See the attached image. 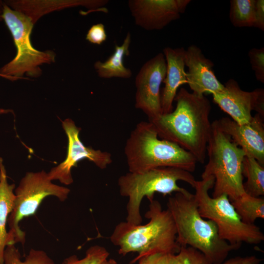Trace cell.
<instances>
[{"instance_id": "33", "label": "cell", "mask_w": 264, "mask_h": 264, "mask_svg": "<svg viewBox=\"0 0 264 264\" xmlns=\"http://www.w3.org/2000/svg\"><path fill=\"white\" fill-rule=\"evenodd\" d=\"M10 111V110L0 109V114L8 113Z\"/></svg>"}, {"instance_id": "27", "label": "cell", "mask_w": 264, "mask_h": 264, "mask_svg": "<svg viewBox=\"0 0 264 264\" xmlns=\"http://www.w3.org/2000/svg\"><path fill=\"white\" fill-rule=\"evenodd\" d=\"M107 38L105 25L99 23L92 25L88 31L86 40L89 42L98 45L101 44Z\"/></svg>"}, {"instance_id": "5", "label": "cell", "mask_w": 264, "mask_h": 264, "mask_svg": "<svg viewBox=\"0 0 264 264\" xmlns=\"http://www.w3.org/2000/svg\"><path fill=\"white\" fill-rule=\"evenodd\" d=\"M206 154L208 161L201 178L210 176L214 177L212 197L226 194L231 201L246 194L242 175V162L245 154L221 131L216 120L211 123Z\"/></svg>"}, {"instance_id": "14", "label": "cell", "mask_w": 264, "mask_h": 264, "mask_svg": "<svg viewBox=\"0 0 264 264\" xmlns=\"http://www.w3.org/2000/svg\"><path fill=\"white\" fill-rule=\"evenodd\" d=\"M264 118L258 113L249 122L239 124L232 119L223 117L216 120L220 129L245 153L264 166Z\"/></svg>"}, {"instance_id": "28", "label": "cell", "mask_w": 264, "mask_h": 264, "mask_svg": "<svg viewBox=\"0 0 264 264\" xmlns=\"http://www.w3.org/2000/svg\"><path fill=\"white\" fill-rule=\"evenodd\" d=\"M175 255L170 253H155L147 257V264H174Z\"/></svg>"}, {"instance_id": "17", "label": "cell", "mask_w": 264, "mask_h": 264, "mask_svg": "<svg viewBox=\"0 0 264 264\" xmlns=\"http://www.w3.org/2000/svg\"><path fill=\"white\" fill-rule=\"evenodd\" d=\"M49 2L50 5L47 1H43L46 5L43 4L41 1H21L10 3L15 10L20 11L28 16L38 10V11L30 17L34 23L37 21L39 13L45 7L46 9L43 14L60 8L79 6H84L89 9L86 14L93 12H101L105 13L108 12V9L105 7L109 2L107 0H71L56 1V2L49 1Z\"/></svg>"}, {"instance_id": "8", "label": "cell", "mask_w": 264, "mask_h": 264, "mask_svg": "<svg viewBox=\"0 0 264 264\" xmlns=\"http://www.w3.org/2000/svg\"><path fill=\"white\" fill-rule=\"evenodd\" d=\"M1 17L11 33L17 51L15 57L0 69V73L11 80L21 79L24 74L40 76L42 70L39 66L54 62L55 53L50 50L40 51L33 47L30 35L34 23L29 17L5 5Z\"/></svg>"}, {"instance_id": "6", "label": "cell", "mask_w": 264, "mask_h": 264, "mask_svg": "<svg viewBox=\"0 0 264 264\" xmlns=\"http://www.w3.org/2000/svg\"><path fill=\"white\" fill-rule=\"evenodd\" d=\"M178 181H184L194 188L196 180L191 173L174 167L157 168L140 173L129 172L121 176L118 179L119 193L128 198L126 221L133 225L141 224L140 205L144 197L151 202L155 193L165 196L173 192H187L177 185Z\"/></svg>"}, {"instance_id": "7", "label": "cell", "mask_w": 264, "mask_h": 264, "mask_svg": "<svg viewBox=\"0 0 264 264\" xmlns=\"http://www.w3.org/2000/svg\"><path fill=\"white\" fill-rule=\"evenodd\" d=\"M214 181L213 176L196 181L194 196L200 216L213 221L220 237L230 244L240 247L243 242L257 244L264 241V235L260 228L255 224L244 223L227 195L216 198L209 195Z\"/></svg>"}, {"instance_id": "18", "label": "cell", "mask_w": 264, "mask_h": 264, "mask_svg": "<svg viewBox=\"0 0 264 264\" xmlns=\"http://www.w3.org/2000/svg\"><path fill=\"white\" fill-rule=\"evenodd\" d=\"M0 264H4V252L6 247L13 244L6 229V224L14 204L15 184H9L7 179L6 172L0 158Z\"/></svg>"}, {"instance_id": "16", "label": "cell", "mask_w": 264, "mask_h": 264, "mask_svg": "<svg viewBox=\"0 0 264 264\" xmlns=\"http://www.w3.org/2000/svg\"><path fill=\"white\" fill-rule=\"evenodd\" d=\"M166 62V73L163 82L165 86L161 94L162 114L173 110V103L179 87L187 84L183 47H166L163 50Z\"/></svg>"}, {"instance_id": "22", "label": "cell", "mask_w": 264, "mask_h": 264, "mask_svg": "<svg viewBox=\"0 0 264 264\" xmlns=\"http://www.w3.org/2000/svg\"><path fill=\"white\" fill-rule=\"evenodd\" d=\"M256 0L230 1L229 19L237 27H253Z\"/></svg>"}, {"instance_id": "1", "label": "cell", "mask_w": 264, "mask_h": 264, "mask_svg": "<svg viewBox=\"0 0 264 264\" xmlns=\"http://www.w3.org/2000/svg\"><path fill=\"white\" fill-rule=\"evenodd\" d=\"M174 100L176 102L174 110L149 121L159 138L176 144L203 164L211 128L210 102L204 95L198 96L183 88Z\"/></svg>"}, {"instance_id": "31", "label": "cell", "mask_w": 264, "mask_h": 264, "mask_svg": "<svg viewBox=\"0 0 264 264\" xmlns=\"http://www.w3.org/2000/svg\"><path fill=\"white\" fill-rule=\"evenodd\" d=\"M101 264H117V262L113 259L108 258L104 261Z\"/></svg>"}, {"instance_id": "13", "label": "cell", "mask_w": 264, "mask_h": 264, "mask_svg": "<svg viewBox=\"0 0 264 264\" xmlns=\"http://www.w3.org/2000/svg\"><path fill=\"white\" fill-rule=\"evenodd\" d=\"M190 0H130L128 7L136 25L148 30H161L178 19Z\"/></svg>"}, {"instance_id": "29", "label": "cell", "mask_w": 264, "mask_h": 264, "mask_svg": "<svg viewBox=\"0 0 264 264\" xmlns=\"http://www.w3.org/2000/svg\"><path fill=\"white\" fill-rule=\"evenodd\" d=\"M253 27L264 31V0H256Z\"/></svg>"}, {"instance_id": "4", "label": "cell", "mask_w": 264, "mask_h": 264, "mask_svg": "<svg viewBox=\"0 0 264 264\" xmlns=\"http://www.w3.org/2000/svg\"><path fill=\"white\" fill-rule=\"evenodd\" d=\"M124 153L129 172H143L161 167H174L193 172L197 161L189 152L172 142L160 139L154 125L141 121L127 140Z\"/></svg>"}, {"instance_id": "26", "label": "cell", "mask_w": 264, "mask_h": 264, "mask_svg": "<svg viewBox=\"0 0 264 264\" xmlns=\"http://www.w3.org/2000/svg\"><path fill=\"white\" fill-rule=\"evenodd\" d=\"M248 57L257 80L264 83V48L251 49Z\"/></svg>"}, {"instance_id": "2", "label": "cell", "mask_w": 264, "mask_h": 264, "mask_svg": "<svg viewBox=\"0 0 264 264\" xmlns=\"http://www.w3.org/2000/svg\"><path fill=\"white\" fill-rule=\"evenodd\" d=\"M145 217L149 221L144 225L122 221L115 226L110 240L118 247L119 254L137 253L131 264L155 253L177 254L181 247L176 242V226L169 211L163 210L161 203L154 199Z\"/></svg>"}, {"instance_id": "25", "label": "cell", "mask_w": 264, "mask_h": 264, "mask_svg": "<svg viewBox=\"0 0 264 264\" xmlns=\"http://www.w3.org/2000/svg\"><path fill=\"white\" fill-rule=\"evenodd\" d=\"M174 264H210L204 255L190 247H181L175 255Z\"/></svg>"}, {"instance_id": "34", "label": "cell", "mask_w": 264, "mask_h": 264, "mask_svg": "<svg viewBox=\"0 0 264 264\" xmlns=\"http://www.w3.org/2000/svg\"><path fill=\"white\" fill-rule=\"evenodd\" d=\"M0 76H1V77H4V78H7V79H8V78H7L6 76H4V75H3V74H0Z\"/></svg>"}, {"instance_id": "30", "label": "cell", "mask_w": 264, "mask_h": 264, "mask_svg": "<svg viewBox=\"0 0 264 264\" xmlns=\"http://www.w3.org/2000/svg\"><path fill=\"white\" fill-rule=\"evenodd\" d=\"M262 259L255 256H238L231 258L221 264H259Z\"/></svg>"}, {"instance_id": "12", "label": "cell", "mask_w": 264, "mask_h": 264, "mask_svg": "<svg viewBox=\"0 0 264 264\" xmlns=\"http://www.w3.org/2000/svg\"><path fill=\"white\" fill-rule=\"evenodd\" d=\"M220 92L212 94L213 101L239 124L248 123L255 110L264 117V89L259 88L252 91L242 90L238 82L229 79Z\"/></svg>"}, {"instance_id": "3", "label": "cell", "mask_w": 264, "mask_h": 264, "mask_svg": "<svg viewBox=\"0 0 264 264\" xmlns=\"http://www.w3.org/2000/svg\"><path fill=\"white\" fill-rule=\"evenodd\" d=\"M167 206L176 226V242L180 247L198 250L210 264H221L231 251L239 248L222 240L216 224L200 216L194 194L188 191L176 193L169 198Z\"/></svg>"}, {"instance_id": "32", "label": "cell", "mask_w": 264, "mask_h": 264, "mask_svg": "<svg viewBox=\"0 0 264 264\" xmlns=\"http://www.w3.org/2000/svg\"><path fill=\"white\" fill-rule=\"evenodd\" d=\"M138 261V264H147V257L142 258Z\"/></svg>"}, {"instance_id": "9", "label": "cell", "mask_w": 264, "mask_h": 264, "mask_svg": "<svg viewBox=\"0 0 264 264\" xmlns=\"http://www.w3.org/2000/svg\"><path fill=\"white\" fill-rule=\"evenodd\" d=\"M70 191L67 187L53 183L44 171L27 172L15 191L14 206L8 219V232L12 243H24L25 234L19 223L23 218L34 215L45 198L52 196L64 201Z\"/></svg>"}, {"instance_id": "10", "label": "cell", "mask_w": 264, "mask_h": 264, "mask_svg": "<svg viewBox=\"0 0 264 264\" xmlns=\"http://www.w3.org/2000/svg\"><path fill=\"white\" fill-rule=\"evenodd\" d=\"M63 128L68 140L67 155L65 160L47 173L51 180H58L62 183L68 185L73 182L71 174L72 168L77 167L79 161L87 159L92 162L101 169L106 168L112 162L111 154L106 151L95 150L86 147L79 138L81 128L75 125L71 119L62 122Z\"/></svg>"}, {"instance_id": "11", "label": "cell", "mask_w": 264, "mask_h": 264, "mask_svg": "<svg viewBox=\"0 0 264 264\" xmlns=\"http://www.w3.org/2000/svg\"><path fill=\"white\" fill-rule=\"evenodd\" d=\"M166 73V59L160 52L145 62L135 77V107L141 110L149 120L162 114L160 86Z\"/></svg>"}, {"instance_id": "19", "label": "cell", "mask_w": 264, "mask_h": 264, "mask_svg": "<svg viewBox=\"0 0 264 264\" xmlns=\"http://www.w3.org/2000/svg\"><path fill=\"white\" fill-rule=\"evenodd\" d=\"M131 43V35L129 32L121 45H115L113 53L107 60L104 62L97 61L94 63V68L100 77L104 79L114 77L128 79L132 76V71L125 67L123 63L124 57L130 54Z\"/></svg>"}, {"instance_id": "23", "label": "cell", "mask_w": 264, "mask_h": 264, "mask_svg": "<svg viewBox=\"0 0 264 264\" xmlns=\"http://www.w3.org/2000/svg\"><path fill=\"white\" fill-rule=\"evenodd\" d=\"M4 264H55L53 260L42 250L31 249L23 261L15 244L6 247L4 252Z\"/></svg>"}, {"instance_id": "24", "label": "cell", "mask_w": 264, "mask_h": 264, "mask_svg": "<svg viewBox=\"0 0 264 264\" xmlns=\"http://www.w3.org/2000/svg\"><path fill=\"white\" fill-rule=\"evenodd\" d=\"M109 255L110 253L106 248L94 245L87 249L83 258L79 259L76 255H73L66 258L63 264H101Z\"/></svg>"}, {"instance_id": "15", "label": "cell", "mask_w": 264, "mask_h": 264, "mask_svg": "<svg viewBox=\"0 0 264 264\" xmlns=\"http://www.w3.org/2000/svg\"><path fill=\"white\" fill-rule=\"evenodd\" d=\"M184 61L188 67L187 84L193 93L202 96L204 94H213L223 90L224 86L213 70L214 63L204 56L199 47L190 45L185 50Z\"/></svg>"}, {"instance_id": "21", "label": "cell", "mask_w": 264, "mask_h": 264, "mask_svg": "<svg viewBox=\"0 0 264 264\" xmlns=\"http://www.w3.org/2000/svg\"><path fill=\"white\" fill-rule=\"evenodd\" d=\"M230 202L245 223L254 224L256 220L264 219V198L245 194Z\"/></svg>"}, {"instance_id": "20", "label": "cell", "mask_w": 264, "mask_h": 264, "mask_svg": "<svg viewBox=\"0 0 264 264\" xmlns=\"http://www.w3.org/2000/svg\"><path fill=\"white\" fill-rule=\"evenodd\" d=\"M242 175L247 179L243 183L246 194L254 197L264 195V166L254 158L245 155L242 162Z\"/></svg>"}, {"instance_id": "35", "label": "cell", "mask_w": 264, "mask_h": 264, "mask_svg": "<svg viewBox=\"0 0 264 264\" xmlns=\"http://www.w3.org/2000/svg\"><path fill=\"white\" fill-rule=\"evenodd\" d=\"M0 179H1V175H0Z\"/></svg>"}]
</instances>
